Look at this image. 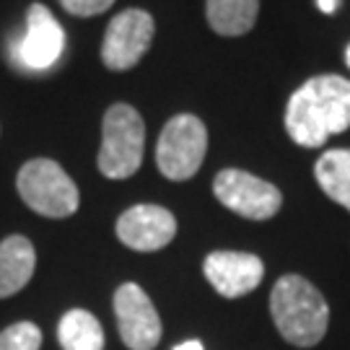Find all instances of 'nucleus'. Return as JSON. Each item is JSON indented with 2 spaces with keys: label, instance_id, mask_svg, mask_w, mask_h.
<instances>
[{
  "label": "nucleus",
  "instance_id": "nucleus-17",
  "mask_svg": "<svg viewBox=\"0 0 350 350\" xmlns=\"http://www.w3.org/2000/svg\"><path fill=\"white\" fill-rule=\"evenodd\" d=\"M68 13L88 18V16H99V13L109 11L114 5V0H57Z\"/></svg>",
  "mask_w": 350,
  "mask_h": 350
},
{
  "label": "nucleus",
  "instance_id": "nucleus-7",
  "mask_svg": "<svg viewBox=\"0 0 350 350\" xmlns=\"http://www.w3.org/2000/svg\"><path fill=\"white\" fill-rule=\"evenodd\" d=\"M156 34V24L148 11L125 8L117 13L101 42V63L109 70H130L143 60Z\"/></svg>",
  "mask_w": 350,
  "mask_h": 350
},
{
  "label": "nucleus",
  "instance_id": "nucleus-18",
  "mask_svg": "<svg viewBox=\"0 0 350 350\" xmlns=\"http://www.w3.org/2000/svg\"><path fill=\"white\" fill-rule=\"evenodd\" d=\"M174 350H205V345H202L200 340H185V342L174 345Z\"/></svg>",
  "mask_w": 350,
  "mask_h": 350
},
{
  "label": "nucleus",
  "instance_id": "nucleus-12",
  "mask_svg": "<svg viewBox=\"0 0 350 350\" xmlns=\"http://www.w3.org/2000/svg\"><path fill=\"white\" fill-rule=\"evenodd\" d=\"M37 270L34 244L21 234H11L0 241V299H11L29 286Z\"/></svg>",
  "mask_w": 350,
  "mask_h": 350
},
{
  "label": "nucleus",
  "instance_id": "nucleus-13",
  "mask_svg": "<svg viewBox=\"0 0 350 350\" xmlns=\"http://www.w3.org/2000/svg\"><path fill=\"white\" fill-rule=\"evenodd\" d=\"M260 13V0H205V16L215 34L241 37L247 34Z\"/></svg>",
  "mask_w": 350,
  "mask_h": 350
},
{
  "label": "nucleus",
  "instance_id": "nucleus-3",
  "mask_svg": "<svg viewBox=\"0 0 350 350\" xmlns=\"http://www.w3.org/2000/svg\"><path fill=\"white\" fill-rule=\"evenodd\" d=\"M146 148V122L130 104H112L101 122L96 166L107 179H127L140 169Z\"/></svg>",
  "mask_w": 350,
  "mask_h": 350
},
{
  "label": "nucleus",
  "instance_id": "nucleus-20",
  "mask_svg": "<svg viewBox=\"0 0 350 350\" xmlns=\"http://www.w3.org/2000/svg\"><path fill=\"white\" fill-rule=\"evenodd\" d=\"M345 63H348V68H350V44H348V50H345Z\"/></svg>",
  "mask_w": 350,
  "mask_h": 350
},
{
  "label": "nucleus",
  "instance_id": "nucleus-1",
  "mask_svg": "<svg viewBox=\"0 0 350 350\" xmlns=\"http://www.w3.org/2000/svg\"><path fill=\"white\" fill-rule=\"evenodd\" d=\"M350 127V81L342 75H314L293 91L286 107V130L304 148H322Z\"/></svg>",
  "mask_w": 350,
  "mask_h": 350
},
{
  "label": "nucleus",
  "instance_id": "nucleus-15",
  "mask_svg": "<svg viewBox=\"0 0 350 350\" xmlns=\"http://www.w3.org/2000/svg\"><path fill=\"white\" fill-rule=\"evenodd\" d=\"M57 342L63 350H104V327L86 309H70L57 325Z\"/></svg>",
  "mask_w": 350,
  "mask_h": 350
},
{
  "label": "nucleus",
  "instance_id": "nucleus-14",
  "mask_svg": "<svg viewBox=\"0 0 350 350\" xmlns=\"http://www.w3.org/2000/svg\"><path fill=\"white\" fill-rule=\"evenodd\" d=\"M314 176L329 200L350 211V148L325 150L314 166Z\"/></svg>",
  "mask_w": 350,
  "mask_h": 350
},
{
  "label": "nucleus",
  "instance_id": "nucleus-11",
  "mask_svg": "<svg viewBox=\"0 0 350 350\" xmlns=\"http://www.w3.org/2000/svg\"><path fill=\"white\" fill-rule=\"evenodd\" d=\"M176 237V218L161 205H133L117 218V239L127 250L159 252Z\"/></svg>",
  "mask_w": 350,
  "mask_h": 350
},
{
  "label": "nucleus",
  "instance_id": "nucleus-9",
  "mask_svg": "<svg viewBox=\"0 0 350 350\" xmlns=\"http://www.w3.org/2000/svg\"><path fill=\"white\" fill-rule=\"evenodd\" d=\"M65 50V31L57 18L42 3H31L26 11L24 37L13 44V60L26 70H47L60 60Z\"/></svg>",
  "mask_w": 350,
  "mask_h": 350
},
{
  "label": "nucleus",
  "instance_id": "nucleus-2",
  "mask_svg": "<svg viewBox=\"0 0 350 350\" xmlns=\"http://www.w3.org/2000/svg\"><path fill=\"white\" fill-rule=\"evenodd\" d=\"M270 314L280 338L296 348H314L329 327V306L322 291L296 273L278 278L270 293Z\"/></svg>",
  "mask_w": 350,
  "mask_h": 350
},
{
  "label": "nucleus",
  "instance_id": "nucleus-16",
  "mask_svg": "<svg viewBox=\"0 0 350 350\" xmlns=\"http://www.w3.org/2000/svg\"><path fill=\"white\" fill-rule=\"evenodd\" d=\"M42 329L34 322H16L0 332V350H39Z\"/></svg>",
  "mask_w": 350,
  "mask_h": 350
},
{
  "label": "nucleus",
  "instance_id": "nucleus-8",
  "mask_svg": "<svg viewBox=\"0 0 350 350\" xmlns=\"http://www.w3.org/2000/svg\"><path fill=\"white\" fill-rule=\"evenodd\" d=\"M120 338L130 350H153L161 342V317L138 283H125L114 293Z\"/></svg>",
  "mask_w": 350,
  "mask_h": 350
},
{
  "label": "nucleus",
  "instance_id": "nucleus-6",
  "mask_svg": "<svg viewBox=\"0 0 350 350\" xmlns=\"http://www.w3.org/2000/svg\"><path fill=\"white\" fill-rule=\"evenodd\" d=\"M213 195L218 198L221 205H226L231 213H237L247 221H267L283 205V195L275 185H270L244 169L218 172L213 179Z\"/></svg>",
  "mask_w": 350,
  "mask_h": 350
},
{
  "label": "nucleus",
  "instance_id": "nucleus-5",
  "mask_svg": "<svg viewBox=\"0 0 350 350\" xmlns=\"http://www.w3.org/2000/svg\"><path fill=\"white\" fill-rule=\"evenodd\" d=\"M208 153V130L195 114H176L163 125L156 146V166L172 182H187L200 172Z\"/></svg>",
  "mask_w": 350,
  "mask_h": 350
},
{
  "label": "nucleus",
  "instance_id": "nucleus-4",
  "mask_svg": "<svg viewBox=\"0 0 350 350\" xmlns=\"http://www.w3.org/2000/svg\"><path fill=\"white\" fill-rule=\"evenodd\" d=\"M16 189L26 208L44 218H68L78 211L81 195L63 166L52 159H31L18 169Z\"/></svg>",
  "mask_w": 350,
  "mask_h": 350
},
{
  "label": "nucleus",
  "instance_id": "nucleus-19",
  "mask_svg": "<svg viewBox=\"0 0 350 350\" xmlns=\"http://www.w3.org/2000/svg\"><path fill=\"white\" fill-rule=\"evenodd\" d=\"M317 5L322 8V13H335L340 5V0H317Z\"/></svg>",
  "mask_w": 350,
  "mask_h": 350
},
{
  "label": "nucleus",
  "instance_id": "nucleus-10",
  "mask_svg": "<svg viewBox=\"0 0 350 350\" xmlns=\"http://www.w3.org/2000/svg\"><path fill=\"white\" fill-rule=\"evenodd\" d=\"M202 273L218 296L241 299L262 283L265 262L250 252H211L202 262Z\"/></svg>",
  "mask_w": 350,
  "mask_h": 350
}]
</instances>
